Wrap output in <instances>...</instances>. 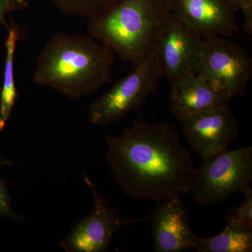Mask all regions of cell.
<instances>
[{
	"label": "cell",
	"mask_w": 252,
	"mask_h": 252,
	"mask_svg": "<svg viewBox=\"0 0 252 252\" xmlns=\"http://www.w3.org/2000/svg\"><path fill=\"white\" fill-rule=\"evenodd\" d=\"M237 9L242 10L252 6V0H229Z\"/></svg>",
	"instance_id": "ffe728a7"
},
{
	"label": "cell",
	"mask_w": 252,
	"mask_h": 252,
	"mask_svg": "<svg viewBox=\"0 0 252 252\" xmlns=\"http://www.w3.org/2000/svg\"><path fill=\"white\" fill-rule=\"evenodd\" d=\"M252 182V147L220 152L200 163L192 177L189 193L203 207L219 205Z\"/></svg>",
	"instance_id": "277c9868"
},
{
	"label": "cell",
	"mask_w": 252,
	"mask_h": 252,
	"mask_svg": "<svg viewBox=\"0 0 252 252\" xmlns=\"http://www.w3.org/2000/svg\"><path fill=\"white\" fill-rule=\"evenodd\" d=\"M114 181L123 193L156 203L189 193L195 165L191 151L168 123H133L117 137L104 136Z\"/></svg>",
	"instance_id": "6da1fadb"
},
{
	"label": "cell",
	"mask_w": 252,
	"mask_h": 252,
	"mask_svg": "<svg viewBox=\"0 0 252 252\" xmlns=\"http://www.w3.org/2000/svg\"><path fill=\"white\" fill-rule=\"evenodd\" d=\"M203 38L193 28L170 13L154 52L162 77L170 85L196 74Z\"/></svg>",
	"instance_id": "ba28073f"
},
{
	"label": "cell",
	"mask_w": 252,
	"mask_h": 252,
	"mask_svg": "<svg viewBox=\"0 0 252 252\" xmlns=\"http://www.w3.org/2000/svg\"><path fill=\"white\" fill-rule=\"evenodd\" d=\"M147 217L152 228L154 252H180L193 249L197 235L181 197L157 203Z\"/></svg>",
	"instance_id": "8fae6325"
},
{
	"label": "cell",
	"mask_w": 252,
	"mask_h": 252,
	"mask_svg": "<svg viewBox=\"0 0 252 252\" xmlns=\"http://www.w3.org/2000/svg\"><path fill=\"white\" fill-rule=\"evenodd\" d=\"M180 122L190 151L203 160L228 149L240 129L238 118L228 106L211 109Z\"/></svg>",
	"instance_id": "9c48e42d"
},
{
	"label": "cell",
	"mask_w": 252,
	"mask_h": 252,
	"mask_svg": "<svg viewBox=\"0 0 252 252\" xmlns=\"http://www.w3.org/2000/svg\"><path fill=\"white\" fill-rule=\"evenodd\" d=\"M243 12L244 29L249 34H252V6L240 10Z\"/></svg>",
	"instance_id": "d6986e66"
},
{
	"label": "cell",
	"mask_w": 252,
	"mask_h": 252,
	"mask_svg": "<svg viewBox=\"0 0 252 252\" xmlns=\"http://www.w3.org/2000/svg\"><path fill=\"white\" fill-rule=\"evenodd\" d=\"M30 0H0V25L6 24V18L11 13L26 9Z\"/></svg>",
	"instance_id": "ac0fdd59"
},
{
	"label": "cell",
	"mask_w": 252,
	"mask_h": 252,
	"mask_svg": "<svg viewBox=\"0 0 252 252\" xmlns=\"http://www.w3.org/2000/svg\"><path fill=\"white\" fill-rule=\"evenodd\" d=\"M22 163V162H14L6 158L0 154V169L4 166H12ZM0 217H6L16 223L26 222V218L22 214L15 211L11 205V197L8 188L7 181L2 180L0 177Z\"/></svg>",
	"instance_id": "e0dca14e"
},
{
	"label": "cell",
	"mask_w": 252,
	"mask_h": 252,
	"mask_svg": "<svg viewBox=\"0 0 252 252\" xmlns=\"http://www.w3.org/2000/svg\"><path fill=\"white\" fill-rule=\"evenodd\" d=\"M196 75L231 99L243 95L252 76L251 55L229 37L203 38Z\"/></svg>",
	"instance_id": "8992f818"
},
{
	"label": "cell",
	"mask_w": 252,
	"mask_h": 252,
	"mask_svg": "<svg viewBox=\"0 0 252 252\" xmlns=\"http://www.w3.org/2000/svg\"><path fill=\"white\" fill-rule=\"evenodd\" d=\"M161 77L157 56L152 53L91 104L89 115L91 124L105 127L137 110L155 92Z\"/></svg>",
	"instance_id": "5b68a950"
},
{
	"label": "cell",
	"mask_w": 252,
	"mask_h": 252,
	"mask_svg": "<svg viewBox=\"0 0 252 252\" xmlns=\"http://www.w3.org/2000/svg\"><path fill=\"white\" fill-rule=\"evenodd\" d=\"M123 0H52L63 14L90 20L112 9Z\"/></svg>",
	"instance_id": "9a60e30c"
},
{
	"label": "cell",
	"mask_w": 252,
	"mask_h": 252,
	"mask_svg": "<svg viewBox=\"0 0 252 252\" xmlns=\"http://www.w3.org/2000/svg\"><path fill=\"white\" fill-rule=\"evenodd\" d=\"M8 30L7 37L5 41L4 77L0 93V132L4 130L9 121L18 96L14 79V58L16 45L20 39V32L11 21Z\"/></svg>",
	"instance_id": "4fadbf2b"
},
{
	"label": "cell",
	"mask_w": 252,
	"mask_h": 252,
	"mask_svg": "<svg viewBox=\"0 0 252 252\" xmlns=\"http://www.w3.org/2000/svg\"><path fill=\"white\" fill-rule=\"evenodd\" d=\"M82 175L94 195V207L87 217L72 227L60 245L67 252H107L113 237L119 230L147 221L148 217H122L118 206H110L108 199L99 192L94 182L85 172H82Z\"/></svg>",
	"instance_id": "52a82bcc"
},
{
	"label": "cell",
	"mask_w": 252,
	"mask_h": 252,
	"mask_svg": "<svg viewBox=\"0 0 252 252\" xmlns=\"http://www.w3.org/2000/svg\"><path fill=\"white\" fill-rule=\"evenodd\" d=\"M170 86V111L180 121L228 106L231 99L196 74L188 76Z\"/></svg>",
	"instance_id": "7c38bea8"
},
{
	"label": "cell",
	"mask_w": 252,
	"mask_h": 252,
	"mask_svg": "<svg viewBox=\"0 0 252 252\" xmlns=\"http://www.w3.org/2000/svg\"><path fill=\"white\" fill-rule=\"evenodd\" d=\"M245 200L240 206L230 210L224 217L225 224L252 231V190L248 187L243 192Z\"/></svg>",
	"instance_id": "2e32d148"
},
{
	"label": "cell",
	"mask_w": 252,
	"mask_h": 252,
	"mask_svg": "<svg viewBox=\"0 0 252 252\" xmlns=\"http://www.w3.org/2000/svg\"><path fill=\"white\" fill-rule=\"evenodd\" d=\"M193 250L200 252H250L252 251V231L225 224L215 236H196Z\"/></svg>",
	"instance_id": "5bb4252c"
},
{
	"label": "cell",
	"mask_w": 252,
	"mask_h": 252,
	"mask_svg": "<svg viewBox=\"0 0 252 252\" xmlns=\"http://www.w3.org/2000/svg\"><path fill=\"white\" fill-rule=\"evenodd\" d=\"M170 12L203 38L232 37L239 31L238 9L229 0H168Z\"/></svg>",
	"instance_id": "30bf717a"
},
{
	"label": "cell",
	"mask_w": 252,
	"mask_h": 252,
	"mask_svg": "<svg viewBox=\"0 0 252 252\" xmlns=\"http://www.w3.org/2000/svg\"><path fill=\"white\" fill-rule=\"evenodd\" d=\"M114 61L112 50L91 36L61 32L38 54L32 80L77 99L108 84Z\"/></svg>",
	"instance_id": "7a4b0ae2"
},
{
	"label": "cell",
	"mask_w": 252,
	"mask_h": 252,
	"mask_svg": "<svg viewBox=\"0 0 252 252\" xmlns=\"http://www.w3.org/2000/svg\"><path fill=\"white\" fill-rule=\"evenodd\" d=\"M170 13L168 0H123L90 20L88 32L136 66L154 53Z\"/></svg>",
	"instance_id": "3957f363"
}]
</instances>
